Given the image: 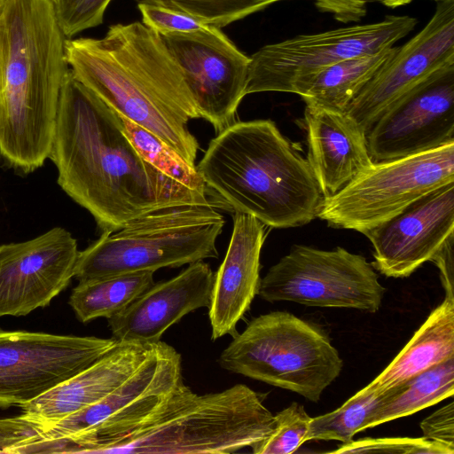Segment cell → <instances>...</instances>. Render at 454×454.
<instances>
[{"label":"cell","mask_w":454,"mask_h":454,"mask_svg":"<svg viewBox=\"0 0 454 454\" xmlns=\"http://www.w3.org/2000/svg\"><path fill=\"white\" fill-rule=\"evenodd\" d=\"M58 184L87 209L104 232L115 231L153 211L212 205L147 162L126 135L120 114L69 68L58 106L49 157Z\"/></svg>","instance_id":"obj_1"},{"label":"cell","mask_w":454,"mask_h":454,"mask_svg":"<svg viewBox=\"0 0 454 454\" xmlns=\"http://www.w3.org/2000/svg\"><path fill=\"white\" fill-rule=\"evenodd\" d=\"M65 52L82 83L195 165L200 145L188 122L200 114L159 34L141 21L119 23L102 38H67Z\"/></svg>","instance_id":"obj_2"},{"label":"cell","mask_w":454,"mask_h":454,"mask_svg":"<svg viewBox=\"0 0 454 454\" xmlns=\"http://www.w3.org/2000/svg\"><path fill=\"white\" fill-rule=\"evenodd\" d=\"M66 39L52 0H6L0 10V157L24 173L49 157Z\"/></svg>","instance_id":"obj_3"},{"label":"cell","mask_w":454,"mask_h":454,"mask_svg":"<svg viewBox=\"0 0 454 454\" xmlns=\"http://www.w3.org/2000/svg\"><path fill=\"white\" fill-rule=\"evenodd\" d=\"M196 168L234 212L272 228L310 223L325 198L308 160L270 120L236 121L217 133Z\"/></svg>","instance_id":"obj_4"},{"label":"cell","mask_w":454,"mask_h":454,"mask_svg":"<svg viewBox=\"0 0 454 454\" xmlns=\"http://www.w3.org/2000/svg\"><path fill=\"white\" fill-rule=\"evenodd\" d=\"M274 415L244 384L198 395L181 380L108 453L225 454L264 439Z\"/></svg>","instance_id":"obj_5"},{"label":"cell","mask_w":454,"mask_h":454,"mask_svg":"<svg viewBox=\"0 0 454 454\" xmlns=\"http://www.w3.org/2000/svg\"><path fill=\"white\" fill-rule=\"evenodd\" d=\"M225 220L212 205L164 207L122 228L104 232L79 251V282L138 271L176 268L218 257L216 240Z\"/></svg>","instance_id":"obj_6"},{"label":"cell","mask_w":454,"mask_h":454,"mask_svg":"<svg viewBox=\"0 0 454 454\" xmlns=\"http://www.w3.org/2000/svg\"><path fill=\"white\" fill-rule=\"evenodd\" d=\"M229 372L318 402L340 375L343 361L317 328L287 311L254 317L221 353Z\"/></svg>","instance_id":"obj_7"},{"label":"cell","mask_w":454,"mask_h":454,"mask_svg":"<svg viewBox=\"0 0 454 454\" xmlns=\"http://www.w3.org/2000/svg\"><path fill=\"white\" fill-rule=\"evenodd\" d=\"M181 380V355L160 340L119 387L98 403L46 428L23 453H108Z\"/></svg>","instance_id":"obj_8"},{"label":"cell","mask_w":454,"mask_h":454,"mask_svg":"<svg viewBox=\"0 0 454 454\" xmlns=\"http://www.w3.org/2000/svg\"><path fill=\"white\" fill-rule=\"evenodd\" d=\"M454 182V142L402 158L372 162L335 194L317 217L329 226L366 231L427 193Z\"/></svg>","instance_id":"obj_9"},{"label":"cell","mask_w":454,"mask_h":454,"mask_svg":"<svg viewBox=\"0 0 454 454\" xmlns=\"http://www.w3.org/2000/svg\"><path fill=\"white\" fill-rule=\"evenodd\" d=\"M416 24L411 16L389 15L374 23L299 35L264 45L250 57L246 93H293L300 81L331 65L393 47Z\"/></svg>","instance_id":"obj_10"},{"label":"cell","mask_w":454,"mask_h":454,"mask_svg":"<svg viewBox=\"0 0 454 454\" xmlns=\"http://www.w3.org/2000/svg\"><path fill=\"white\" fill-rule=\"evenodd\" d=\"M384 291L365 257L340 247L321 250L295 245L260 280L257 294L270 302L375 313Z\"/></svg>","instance_id":"obj_11"},{"label":"cell","mask_w":454,"mask_h":454,"mask_svg":"<svg viewBox=\"0 0 454 454\" xmlns=\"http://www.w3.org/2000/svg\"><path fill=\"white\" fill-rule=\"evenodd\" d=\"M94 336L0 329V407L21 406L86 369L117 344Z\"/></svg>","instance_id":"obj_12"},{"label":"cell","mask_w":454,"mask_h":454,"mask_svg":"<svg viewBox=\"0 0 454 454\" xmlns=\"http://www.w3.org/2000/svg\"><path fill=\"white\" fill-rule=\"evenodd\" d=\"M160 37L183 71L200 118L217 133L235 123L247 95L250 57L212 26Z\"/></svg>","instance_id":"obj_13"},{"label":"cell","mask_w":454,"mask_h":454,"mask_svg":"<svg viewBox=\"0 0 454 454\" xmlns=\"http://www.w3.org/2000/svg\"><path fill=\"white\" fill-rule=\"evenodd\" d=\"M454 65V0L437 3L433 17L395 51L351 101L346 113L367 134L395 101L437 71Z\"/></svg>","instance_id":"obj_14"},{"label":"cell","mask_w":454,"mask_h":454,"mask_svg":"<svg viewBox=\"0 0 454 454\" xmlns=\"http://www.w3.org/2000/svg\"><path fill=\"white\" fill-rule=\"evenodd\" d=\"M372 160L383 161L454 142V65L389 106L366 134Z\"/></svg>","instance_id":"obj_15"},{"label":"cell","mask_w":454,"mask_h":454,"mask_svg":"<svg viewBox=\"0 0 454 454\" xmlns=\"http://www.w3.org/2000/svg\"><path fill=\"white\" fill-rule=\"evenodd\" d=\"M78 254L76 240L60 227L0 245V317L47 306L74 278Z\"/></svg>","instance_id":"obj_16"},{"label":"cell","mask_w":454,"mask_h":454,"mask_svg":"<svg viewBox=\"0 0 454 454\" xmlns=\"http://www.w3.org/2000/svg\"><path fill=\"white\" fill-rule=\"evenodd\" d=\"M363 234L372 245L374 269L387 277L410 276L454 234V182L420 197Z\"/></svg>","instance_id":"obj_17"},{"label":"cell","mask_w":454,"mask_h":454,"mask_svg":"<svg viewBox=\"0 0 454 454\" xmlns=\"http://www.w3.org/2000/svg\"><path fill=\"white\" fill-rule=\"evenodd\" d=\"M214 272L203 261L189 264L177 276L153 284L125 309L108 318L117 341L156 343L186 314L208 307Z\"/></svg>","instance_id":"obj_18"},{"label":"cell","mask_w":454,"mask_h":454,"mask_svg":"<svg viewBox=\"0 0 454 454\" xmlns=\"http://www.w3.org/2000/svg\"><path fill=\"white\" fill-rule=\"evenodd\" d=\"M265 227L250 215L234 213L229 247L222 264L214 274L208 306L213 340L235 333L237 324L258 294Z\"/></svg>","instance_id":"obj_19"},{"label":"cell","mask_w":454,"mask_h":454,"mask_svg":"<svg viewBox=\"0 0 454 454\" xmlns=\"http://www.w3.org/2000/svg\"><path fill=\"white\" fill-rule=\"evenodd\" d=\"M155 343L118 341L91 365L23 404V414L43 432L66 417L90 406L119 387L143 363Z\"/></svg>","instance_id":"obj_20"},{"label":"cell","mask_w":454,"mask_h":454,"mask_svg":"<svg viewBox=\"0 0 454 454\" xmlns=\"http://www.w3.org/2000/svg\"><path fill=\"white\" fill-rule=\"evenodd\" d=\"M308 161L324 197L341 190L373 161L366 133L346 112L306 104Z\"/></svg>","instance_id":"obj_21"},{"label":"cell","mask_w":454,"mask_h":454,"mask_svg":"<svg viewBox=\"0 0 454 454\" xmlns=\"http://www.w3.org/2000/svg\"><path fill=\"white\" fill-rule=\"evenodd\" d=\"M454 357V298L431 311L409 342L364 391H383Z\"/></svg>","instance_id":"obj_22"},{"label":"cell","mask_w":454,"mask_h":454,"mask_svg":"<svg viewBox=\"0 0 454 454\" xmlns=\"http://www.w3.org/2000/svg\"><path fill=\"white\" fill-rule=\"evenodd\" d=\"M395 50L393 46L337 62L300 81L293 93L301 96L306 104L346 112L351 101Z\"/></svg>","instance_id":"obj_23"},{"label":"cell","mask_w":454,"mask_h":454,"mask_svg":"<svg viewBox=\"0 0 454 454\" xmlns=\"http://www.w3.org/2000/svg\"><path fill=\"white\" fill-rule=\"evenodd\" d=\"M391 388L389 395L369 418L365 429L413 414L454 394V357Z\"/></svg>","instance_id":"obj_24"},{"label":"cell","mask_w":454,"mask_h":454,"mask_svg":"<svg viewBox=\"0 0 454 454\" xmlns=\"http://www.w3.org/2000/svg\"><path fill=\"white\" fill-rule=\"evenodd\" d=\"M154 284L153 271H138L81 281L73 289L69 305L82 323L110 318L125 309Z\"/></svg>","instance_id":"obj_25"},{"label":"cell","mask_w":454,"mask_h":454,"mask_svg":"<svg viewBox=\"0 0 454 454\" xmlns=\"http://www.w3.org/2000/svg\"><path fill=\"white\" fill-rule=\"evenodd\" d=\"M390 392L391 388L383 391L361 389L337 410L311 418L306 442L333 440L349 442L356 434L365 429L369 418Z\"/></svg>","instance_id":"obj_26"},{"label":"cell","mask_w":454,"mask_h":454,"mask_svg":"<svg viewBox=\"0 0 454 454\" xmlns=\"http://www.w3.org/2000/svg\"><path fill=\"white\" fill-rule=\"evenodd\" d=\"M124 131L139 154L159 171L184 186L208 195L209 189L202 180L195 165L186 161L163 140L120 115Z\"/></svg>","instance_id":"obj_27"},{"label":"cell","mask_w":454,"mask_h":454,"mask_svg":"<svg viewBox=\"0 0 454 454\" xmlns=\"http://www.w3.org/2000/svg\"><path fill=\"white\" fill-rule=\"evenodd\" d=\"M186 12L221 28L283 0H134Z\"/></svg>","instance_id":"obj_28"},{"label":"cell","mask_w":454,"mask_h":454,"mask_svg":"<svg viewBox=\"0 0 454 454\" xmlns=\"http://www.w3.org/2000/svg\"><path fill=\"white\" fill-rule=\"evenodd\" d=\"M311 417L304 407L292 403L274 415L271 432L251 448L254 454H291L306 442Z\"/></svg>","instance_id":"obj_29"},{"label":"cell","mask_w":454,"mask_h":454,"mask_svg":"<svg viewBox=\"0 0 454 454\" xmlns=\"http://www.w3.org/2000/svg\"><path fill=\"white\" fill-rule=\"evenodd\" d=\"M329 453L453 454L454 449L427 438H363L342 443Z\"/></svg>","instance_id":"obj_30"},{"label":"cell","mask_w":454,"mask_h":454,"mask_svg":"<svg viewBox=\"0 0 454 454\" xmlns=\"http://www.w3.org/2000/svg\"><path fill=\"white\" fill-rule=\"evenodd\" d=\"M112 0H58L54 3L59 27L67 38L103 22Z\"/></svg>","instance_id":"obj_31"},{"label":"cell","mask_w":454,"mask_h":454,"mask_svg":"<svg viewBox=\"0 0 454 454\" xmlns=\"http://www.w3.org/2000/svg\"><path fill=\"white\" fill-rule=\"evenodd\" d=\"M142 23L162 35L171 33H187L203 29L209 25L178 10L145 3H137Z\"/></svg>","instance_id":"obj_32"},{"label":"cell","mask_w":454,"mask_h":454,"mask_svg":"<svg viewBox=\"0 0 454 454\" xmlns=\"http://www.w3.org/2000/svg\"><path fill=\"white\" fill-rule=\"evenodd\" d=\"M42 433L41 426L24 414L0 419V453H20L40 439Z\"/></svg>","instance_id":"obj_33"},{"label":"cell","mask_w":454,"mask_h":454,"mask_svg":"<svg viewBox=\"0 0 454 454\" xmlns=\"http://www.w3.org/2000/svg\"><path fill=\"white\" fill-rule=\"evenodd\" d=\"M423 436L454 449V403L443 405L420 422Z\"/></svg>","instance_id":"obj_34"},{"label":"cell","mask_w":454,"mask_h":454,"mask_svg":"<svg viewBox=\"0 0 454 454\" xmlns=\"http://www.w3.org/2000/svg\"><path fill=\"white\" fill-rule=\"evenodd\" d=\"M317 9L331 13L342 23L358 22L367 12V6L375 0H313Z\"/></svg>","instance_id":"obj_35"},{"label":"cell","mask_w":454,"mask_h":454,"mask_svg":"<svg viewBox=\"0 0 454 454\" xmlns=\"http://www.w3.org/2000/svg\"><path fill=\"white\" fill-rule=\"evenodd\" d=\"M430 261L434 262L440 270L445 296L454 298V234L444 241Z\"/></svg>","instance_id":"obj_36"},{"label":"cell","mask_w":454,"mask_h":454,"mask_svg":"<svg viewBox=\"0 0 454 454\" xmlns=\"http://www.w3.org/2000/svg\"><path fill=\"white\" fill-rule=\"evenodd\" d=\"M389 8H396L411 3L412 0H376Z\"/></svg>","instance_id":"obj_37"},{"label":"cell","mask_w":454,"mask_h":454,"mask_svg":"<svg viewBox=\"0 0 454 454\" xmlns=\"http://www.w3.org/2000/svg\"><path fill=\"white\" fill-rule=\"evenodd\" d=\"M6 0H0V10L2 9V7L4 6V4H5Z\"/></svg>","instance_id":"obj_38"},{"label":"cell","mask_w":454,"mask_h":454,"mask_svg":"<svg viewBox=\"0 0 454 454\" xmlns=\"http://www.w3.org/2000/svg\"><path fill=\"white\" fill-rule=\"evenodd\" d=\"M435 1L436 3H441V2H445V1H449V0H434Z\"/></svg>","instance_id":"obj_39"},{"label":"cell","mask_w":454,"mask_h":454,"mask_svg":"<svg viewBox=\"0 0 454 454\" xmlns=\"http://www.w3.org/2000/svg\"><path fill=\"white\" fill-rule=\"evenodd\" d=\"M58 0H52L53 3L57 2Z\"/></svg>","instance_id":"obj_40"}]
</instances>
